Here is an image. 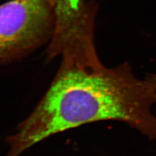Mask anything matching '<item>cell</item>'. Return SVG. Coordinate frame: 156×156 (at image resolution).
Segmentation results:
<instances>
[{
	"label": "cell",
	"mask_w": 156,
	"mask_h": 156,
	"mask_svg": "<svg viewBox=\"0 0 156 156\" xmlns=\"http://www.w3.org/2000/svg\"><path fill=\"white\" fill-rule=\"evenodd\" d=\"M152 89L128 62L112 68L61 61L51 85L27 118L8 136V156H20L49 136L94 122L117 120L156 136Z\"/></svg>",
	"instance_id": "cell-1"
},
{
	"label": "cell",
	"mask_w": 156,
	"mask_h": 156,
	"mask_svg": "<svg viewBox=\"0 0 156 156\" xmlns=\"http://www.w3.org/2000/svg\"><path fill=\"white\" fill-rule=\"evenodd\" d=\"M54 27L49 0H10L0 5V66L48 44Z\"/></svg>",
	"instance_id": "cell-2"
},
{
	"label": "cell",
	"mask_w": 156,
	"mask_h": 156,
	"mask_svg": "<svg viewBox=\"0 0 156 156\" xmlns=\"http://www.w3.org/2000/svg\"><path fill=\"white\" fill-rule=\"evenodd\" d=\"M55 17L51 40L56 48L85 44L94 39L98 5L86 0H49Z\"/></svg>",
	"instance_id": "cell-3"
},
{
	"label": "cell",
	"mask_w": 156,
	"mask_h": 156,
	"mask_svg": "<svg viewBox=\"0 0 156 156\" xmlns=\"http://www.w3.org/2000/svg\"><path fill=\"white\" fill-rule=\"evenodd\" d=\"M144 79L151 89H152L155 96L156 97V73L146 74Z\"/></svg>",
	"instance_id": "cell-4"
},
{
	"label": "cell",
	"mask_w": 156,
	"mask_h": 156,
	"mask_svg": "<svg viewBox=\"0 0 156 156\" xmlns=\"http://www.w3.org/2000/svg\"><path fill=\"white\" fill-rule=\"evenodd\" d=\"M100 58H97V59H96V60H94V61H97V60H98ZM61 59H64V58H61ZM65 60H68V59H65ZM69 61H72V60H69ZM83 62H87V61H83Z\"/></svg>",
	"instance_id": "cell-5"
}]
</instances>
